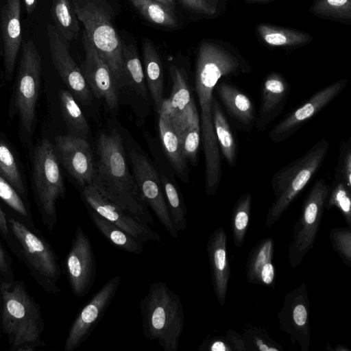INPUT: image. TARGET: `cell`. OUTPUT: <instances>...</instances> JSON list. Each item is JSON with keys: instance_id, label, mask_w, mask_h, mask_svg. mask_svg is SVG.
<instances>
[{"instance_id": "obj_1", "label": "cell", "mask_w": 351, "mask_h": 351, "mask_svg": "<svg viewBox=\"0 0 351 351\" xmlns=\"http://www.w3.org/2000/svg\"><path fill=\"white\" fill-rule=\"evenodd\" d=\"M244 61L226 49L203 42L198 49L195 91L200 108V132L205 160V193L215 195L221 179V162L213 121V91L226 76L248 72Z\"/></svg>"}, {"instance_id": "obj_2", "label": "cell", "mask_w": 351, "mask_h": 351, "mask_svg": "<svg viewBox=\"0 0 351 351\" xmlns=\"http://www.w3.org/2000/svg\"><path fill=\"white\" fill-rule=\"evenodd\" d=\"M93 183L108 199L145 225L154 224L148 205L130 173L122 139L116 132L101 134Z\"/></svg>"}, {"instance_id": "obj_3", "label": "cell", "mask_w": 351, "mask_h": 351, "mask_svg": "<svg viewBox=\"0 0 351 351\" xmlns=\"http://www.w3.org/2000/svg\"><path fill=\"white\" fill-rule=\"evenodd\" d=\"M0 290L1 329L8 337L10 350L35 351L45 346L42 339L45 320L41 309L24 282L0 279Z\"/></svg>"}, {"instance_id": "obj_4", "label": "cell", "mask_w": 351, "mask_h": 351, "mask_svg": "<svg viewBox=\"0 0 351 351\" xmlns=\"http://www.w3.org/2000/svg\"><path fill=\"white\" fill-rule=\"evenodd\" d=\"M139 307L143 336L156 341L164 351H177L185 319L180 295L165 282H155Z\"/></svg>"}, {"instance_id": "obj_5", "label": "cell", "mask_w": 351, "mask_h": 351, "mask_svg": "<svg viewBox=\"0 0 351 351\" xmlns=\"http://www.w3.org/2000/svg\"><path fill=\"white\" fill-rule=\"evenodd\" d=\"M7 221L15 243L14 254L23 263L38 285L49 293H58L61 276L58 257L34 222L8 215Z\"/></svg>"}, {"instance_id": "obj_6", "label": "cell", "mask_w": 351, "mask_h": 351, "mask_svg": "<svg viewBox=\"0 0 351 351\" xmlns=\"http://www.w3.org/2000/svg\"><path fill=\"white\" fill-rule=\"evenodd\" d=\"M330 147L329 141L321 139L303 156L277 171L271 185L274 200L268 210L265 225L272 227L317 173Z\"/></svg>"}, {"instance_id": "obj_7", "label": "cell", "mask_w": 351, "mask_h": 351, "mask_svg": "<svg viewBox=\"0 0 351 351\" xmlns=\"http://www.w3.org/2000/svg\"><path fill=\"white\" fill-rule=\"evenodd\" d=\"M84 32L109 66L117 84L125 77L123 44L112 23V12L106 0H71Z\"/></svg>"}, {"instance_id": "obj_8", "label": "cell", "mask_w": 351, "mask_h": 351, "mask_svg": "<svg viewBox=\"0 0 351 351\" xmlns=\"http://www.w3.org/2000/svg\"><path fill=\"white\" fill-rule=\"evenodd\" d=\"M34 179L43 223L50 232L57 224L56 202L63 198L65 187L55 147L47 139L36 146Z\"/></svg>"}, {"instance_id": "obj_9", "label": "cell", "mask_w": 351, "mask_h": 351, "mask_svg": "<svg viewBox=\"0 0 351 351\" xmlns=\"http://www.w3.org/2000/svg\"><path fill=\"white\" fill-rule=\"evenodd\" d=\"M330 189L324 179L317 180L305 197L295 222L289 245L288 259L292 268L298 267L313 247L325 209Z\"/></svg>"}, {"instance_id": "obj_10", "label": "cell", "mask_w": 351, "mask_h": 351, "mask_svg": "<svg viewBox=\"0 0 351 351\" xmlns=\"http://www.w3.org/2000/svg\"><path fill=\"white\" fill-rule=\"evenodd\" d=\"M40 73V53L33 41H25L18 72L15 104L21 125L28 132H32L34 124Z\"/></svg>"}, {"instance_id": "obj_11", "label": "cell", "mask_w": 351, "mask_h": 351, "mask_svg": "<svg viewBox=\"0 0 351 351\" xmlns=\"http://www.w3.org/2000/svg\"><path fill=\"white\" fill-rule=\"evenodd\" d=\"M121 282V276L116 275L81 308L69 328L64 351H74L88 339L104 317Z\"/></svg>"}, {"instance_id": "obj_12", "label": "cell", "mask_w": 351, "mask_h": 351, "mask_svg": "<svg viewBox=\"0 0 351 351\" xmlns=\"http://www.w3.org/2000/svg\"><path fill=\"white\" fill-rule=\"evenodd\" d=\"M64 265L73 293L78 298H83L93 285L97 263L90 240L80 226L74 232Z\"/></svg>"}, {"instance_id": "obj_13", "label": "cell", "mask_w": 351, "mask_h": 351, "mask_svg": "<svg viewBox=\"0 0 351 351\" xmlns=\"http://www.w3.org/2000/svg\"><path fill=\"white\" fill-rule=\"evenodd\" d=\"M133 176L148 206L171 237L177 239L179 232L172 223L160 178L148 159L136 150L130 152Z\"/></svg>"}, {"instance_id": "obj_14", "label": "cell", "mask_w": 351, "mask_h": 351, "mask_svg": "<svg viewBox=\"0 0 351 351\" xmlns=\"http://www.w3.org/2000/svg\"><path fill=\"white\" fill-rule=\"evenodd\" d=\"M310 302L306 285L302 282L285 297L277 317L280 327L302 351H308L311 341Z\"/></svg>"}, {"instance_id": "obj_15", "label": "cell", "mask_w": 351, "mask_h": 351, "mask_svg": "<svg viewBox=\"0 0 351 351\" xmlns=\"http://www.w3.org/2000/svg\"><path fill=\"white\" fill-rule=\"evenodd\" d=\"M49 49L53 64L74 98L83 105L92 101V93L83 73L71 57L69 45L55 26L47 25Z\"/></svg>"}, {"instance_id": "obj_16", "label": "cell", "mask_w": 351, "mask_h": 351, "mask_svg": "<svg viewBox=\"0 0 351 351\" xmlns=\"http://www.w3.org/2000/svg\"><path fill=\"white\" fill-rule=\"evenodd\" d=\"M82 197L84 202L100 215L126 231L141 243L162 242V238L148 225L138 221L132 215L104 196L93 184L82 189Z\"/></svg>"}, {"instance_id": "obj_17", "label": "cell", "mask_w": 351, "mask_h": 351, "mask_svg": "<svg viewBox=\"0 0 351 351\" xmlns=\"http://www.w3.org/2000/svg\"><path fill=\"white\" fill-rule=\"evenodd\" d=\"M348 80L333 82L313 94L306 102L288 114L269 133L271 142H282L330 104L346 86Z\"/></svg>"}, {"instance_id": "obj_18", "label": "cell", "mask_w": 351, "mask_h": 351, "mask_svg": "<svg viewBox=\"0 0 351 351\" xmlns=\"http://www.w3.org/2000/svg\"><path fill=\"white\" fill-rule=\"evenodd\" d=\"M55 143L58 161L81 189L92 184L95 163L86 139L69 134L57 136Z\"/></svg>"}, {"instance_id": "obj_19", "label": "cell", "mask_w": 351, "mask_h": 351, "mask_svg": "<svg viewBox=\"0 0 351 351\" xmlns=\"http://www.w3.org/2000/svg\"><path fill=\"white\" fill-rule=\"evenodd\" d=\"M82 41L85 53L82 72L87 85L95 97L104 99L109 108L114 110L119 105V97L114 76L84 31Z\"/></svg>"}, {"instance_id": "obj_20", "label": "cell", "mask_w": 351, "mask_h": 351, "mask_svg": "<svg viewBox=\"0 0 351 351\" xmlns=\"http://www.w3.org/2000/svg\"><path fill=\"white\" fill-rule=\"evenodd\" d=\"M290 94V86L278 73H269L263 82L261 102L255 126L264 131L284 110Z\"/></svg>"}, {"instance_id": "obj_21", "label": "cell", "mask_w": 351, "mask_h": 351, "mask_svg": "<svg viewBox=\"0 0 351 351\" xmlns=\"http://www.w3.org/2000/svg\"><path fill=\"white\" fill-rule=\"evenodd\" d=\"M213 288L221 306L226 302L228 285L231 277L227 256V235L221 227L214 230L206 245Z\"/></svg>"}, {"instance_id": "obj_22", "label": "cell", "mask_w": 351, "mask_h": 351, "mask_svg": "<svg viewBox=\"0 0 351 351\" xmlns=\"http://www.w3.org/2000/svg\"><path fill=\"white\" fill-rule=\"evenodd\" d=\"M21 0H5L1 12L3 62L8 80L11 79L21 45Z\"/></svg>"}, {"instance_id": "obj_23", "label": "cell", "mask_w": 351, "mask_h": 351, "mask_svg": "<svg viewBox=\"0 0 351 351\" xmlns=\"http://www.w3.org/2000/svg\"><path fill=\"white\" fill-rule=\"evenodd\" d=\"M215 90L237 128L250 132L256 118L250 98L237 86L225 82H218Z\"/></svg>"}, {"instance_id": "obj_24", "label": "cell", "mask_w": 351, "mask_h": 351, "mask_svg": "<svg viewBox=\"0 0 351 351\" xmlns=\"http://www.w3.org/2000/svg\"><path fill=\"white\" fill-rule=\"evenodd\" d=\"M274 241L265 237L258 241L249 253L245 272L251 284L274 287L276 279L275 267L272 263Z\"/></svg>"}, {"instance_id": "obj_25", "label": "cell", "mask_w": 351, "mask_h": 351, "mask_svg": "<svg viewBox=\"0 0 351 351\" xmlns=\"http://www.w3.org/2000/svg\"><path fill=\"white\" fill-rule=\"evenodd\" d=\"M169 72L172 90L170 97L164 99L160 114L165 115L173 124H176L184 118L193 99L184 71L171 65Z\"/></svg>"}, {"instance_id": "obj_26", "label": "cell", "mask_w": 351, "mask_h": 351, "mask_svg": "<svg viewBox=\"0 0 351 351\" xmlns=\"http://www.w3.org/2000/svg\"><path fill=\"white\" fill-rule=\"evenodd\" d=\"M158 128L162 146L169 162L180 178L187 182L189 178L187 160L182 152L174 125L168 117L160 114Z\"/></svg>"}, {"instance_id": "obj_27", "label": "cell", "mask_w": 351, "mask_h": 351, "mask_svg": "<svg viewBox=\"0 0 351 351\" xmlns=\"http://www.w3.org/2000/svg\"><path fill=\"white\" fill-rule=\"evenodd\" d=\"M173 125L185 158L193 166H196L198 162L201 132L199 117L194 101L190 105L184 118Z\"/></svg>"}, {"instance_id": "obj_28", "label": "cell", "mask_w": 351, "mask_h": 351, "mask_svg": "<svg viewBox=\"0 0 351 351\" xmlns=\"http://www.w3.org/2000/svg\"><path fill=\"white\" fill-rule=\"evenodd\" d=\"M143 52L145 79L154 101L156 112L159 114L164 100L162 62L155 47L149 40H143Z\"/></svg>"}, {"instance_id": "obj_29", "label": "cell", "mask_w": 351, "mask_h": 351, "mask_svg": "<svg viewBox=\"0 0 351 351\" xmlns=\"http://www.w3.org/2000/svg\"><path fill=\"white\" fill-rule=\"evenodd\" d=\"M88 210L94 226L101 235L114 246L134 254H141L143 252V243L136 240L126 231L106 219L90 207Z\"/></svg>"}, {"instance_id": "obj_30", "label": "cell", "mask_w": 351, "mask_h": 351, "mask_svg": "<svg viewBox=\"0 0 351 351\" xmlns=\"http://www.w3.org/2000/svg\"><path fill=\"white\" fill-rule=\"evenodd\" d=\"M213 121L218 145L230 167L237 164L238 146L230 124L218 101L214 97L212 104Z\"/></svg>"}, {"instance_id": "obj_31", "label": "cell", "mask_w": 351, "mask_h": 351, "mask_svg": "<svg viewBox=\"0 0 351 351\" xmlns=\"http://www.w3.org/2000/svg\"><path fill=\"white\" fill-rule=\"evenodd\" d=\"M51 14L56 29L67 43L77 38L79 19L71 0H52Z\"/></svg>"}, {"instance_id": "obj_32", "label": "cell", "mask_w": 351, "mask_h": 351, "mask_svg": "<svg viewBox=\"0 0 351 351\" xmlns=\"http://www.w3.org/2000/svg\"><path fill=\"white\" fill-rule=\"evenodd\" d=\"M59 101L62 114L70 134L86 139L89 127L73 95L69 90L62 89L59 91Z\"/></svg>"}, {"instance_id": "obj_33", "label": "cell", "mask_w": 351, "mask_h": 351, "mask_svg": "<svg viewBox=\"0 0 351 351\" xmlns=\"http://www.w3.org/2000/svg\"><path fill=\"white\" fill-rule=\"evenodd\" d=\"M256 30L266 44L274 47L302 45L312 40V37L305 32L270 25L260 24Z\"/></svg>"}, {"instance_id": "obj_34", "label": "cell", "mask_w": 351, "mask_h": 351, "mask_svg": "<svg viewBox=\"0 0 351 351\" xmlns=\"http://www.w3.org/2000/svg\"><path fill=\"white\" fill-rule=\"evenodd\" d=\"M165 199L175 229L179 232L186 228V207L183 197L174 183L163 174L160 175Z\"/></svg>"}, {"instance_id": "obj_35", "label": "cell", "mask_w": 351, "mask_h": 351, "mask_svg": "<svg viewBox=\"0 0 351 351\" xmlns=\"http://www.w3.org/2000/svg\"><path fill=\"white\" fill-rule=\"evenodd\" d=\"M122 57L125 77L136 93L144 99L147 90L143 66L137 51L133 44L123 45Z\"/></svg>"}, {"instance_id": "obj_36", "label": "cell", "mask_w": 351, "mask_h": 351, "mask_svg": "<svg viewBox=\"0 0 351 351\" xmlns=\"http://www.w3.org/2000/svg\"><path fill=\"white\" fill-rule=\"evenodd\" d=\"M134 7L149 22L167 27H176L173 9L154 0H130Z\"/></svg>"}, {"instance_id": "obj_37", "label": "cell", "mask_w": 351, "mask_h": 351, "mask_svg": "<svg viewBox=\"0 0 351 351\" xmlns=\"http://www.w3.org/2000/svg\"><path fill=\"white\" fill-rule=\"evenodd\" d=\"M252 197L250 193L241 195L232 210L231 228L234 245L239 249L245 240L247 232Z\"/></svg>"}, {"instance_id": "obj_38", "label": "cell", "mask_w": 351, "mask_h": 351, "mask_svg": "<svg viewBox=\"0 0 351 351\" xmlns=\"http://www.w3.org/2000/svg\"><path fill=\"white\" fill-rule=\"evenodd\" d=\"M0 176L5 179L20 195L25 193L17 162L9 146L0 140Z\"/></svg>"}, {"instance_id": "obj_39", "label": "cell", "mask_w": 351, "mask_h": 351, "mask_svg": "<svg viewBox=\"0 0 351 351\" xmlns=\"http://www.w3.org/2000/svg\"><path fill=\"white\" fill-rule=\"evenodd\" d=\"M326 209L336 208L339 210L348 227L351 226V188L344 182L335 181L330 186L325 206Z\"/></svg>"}, {"instance_id": "obj_40", "label": "cell", "mask_w": 351, "mask_h": 351, "mask_svg": "<svg viewBox=\"0 0 351 351\" xmlns=\"http://www.w3.org/2000/svg\"><path fill=\"white\" fill-rule=\"evenodd\" d=\"M242 338L245 351H283L282 346L261 327L252 326L245 329Z\"/></svg>"}, {"instance_id": "obj_41", "label": "cell", "mask_w": 351, "mask_h": 351, "mask_svg": "<svg viewBox=\"0 0 351 351\" xmlns=\"http://www.w3.org/2000/svg\"><path fill=\"white\" fill-rule=\"evenodd\" d=\"M201 351H245L242 335L232 329L223 336L205 339L199 346Z\"/></svg>"}, {"instance_id": "obj_42", "label": "cell", "mask_w": 351, "mask_h": 351, "mask_svg": "<svg viewBox=\"0 0 351 351\" xmlns=\"http://www.w3.org/2000/svg\"><path fill=\"white\" fill-rule=\"evenodd\" d=\"M312 12L318 16L350 21L351 0H315Z\"/></svg>"}, {"instance_id": "obj_43", "label": "cell", "mask_w": 351, "mask_h": 351, "mask_svg": "<svg viewBox=\"0 0 351 351\" xmlns=\"http://www.w3.org/2000/svg\"><path fill=\"white\" fill-rule=\"evenodd\" d=\"M0 198L22 219L32 222V217L20 195L0 176Z\"/></svg>"}, {"instance_id": "obj_44", "label": "cell", "mask_w": 351, "mask_h": 351, "mask_svg": "<svg viewBox=\"0 0 351 351\" xmlns=\"http://www.w3.org/2000/svg\"><path fill=\"white\" fill-rule=\"evenodd\" d=\"M329 238L334 250L343 263L351 267V229L350 227H337L331 229Z\"/></svg>"}, {"instance_id": "obj_45", "label": "cell", "mask_w": 351, "mask_h": 351, "mask_svg": "<svg viewBox=\"0 0 351 351\" xmlns=\"http://www.w3.org/2000/svg\"><path fill=\"white\" fill-rule=\"evenodd\" d=\"M335 181L344 182L351 188V140L347 139L342 144L335 173Z\"/></svg>"}, {"instance_id": "obj_46", "label": "cell", "mask_w": 351, "mask_h": 351, "mask_svg": "<svg viewBox=\"0 0 351 351\" xmlns=\"http://www.w3.org/2000/svg\"><path fill=\"white\" fill-rule=\"evenodd\" d=\"M0 279L12 282L14 279L12 259L0 242Z\"/></svg>"}, {"instance_id": "obj_47", "label": "cell", "mask_w": 351, "mask_h": 351, "mask_svg": "<svg viewBox=\"0 0 351 351\" xmlns=\"http://www.w3.org/2000/svg\"><path fill=\"white\" fill-rule=\"evenodd\" d=\"M180 1L186 8L197 13L212 16L216 12V7L210 3L207 0Z\"/></svg>"}, {"instance_id": "obj_48", "label": "cell", "mask_w": 351, "mask_h": 351, "mask_svg": "<svg viewBox=\"0 0 351 351\" xmlns=\"http://www.w3.org/2000/svg\"><path fill=\"white\" fill-rule=\"evenodd\" d=\"M0 234L6 242L8 246L14 253L15 250V243L13 236L8 226L6 213L3 210L0 206Z\"/></svg>"}, {"instance_id": "obj_49", "label": "cell", "mask_w": 351, "mask_h": 351, "mask_svg": "<svg viewBox=\"0 0 351 351\" xmlns=\"http://www.w3.org/2000/svg\"><path fill=\"white\" fill-rule=\"evenodd\" d=\"M38 0H23L26 12L31 14L35 10Z\"/></svg>"}, {"instance_id": "obj_50", "label": "cell", "mask_w": 351, "mask_h": 351, "mask_svg": "<svg viewBox=\"0 0 351 351\" xmlns=\"http://www.w3.org/2000/svg\"><path fill=\"white\" fill-rule=\"evenodd\" d=\"M156 1H158L162 4H164L172 9H174L175 8V1L174 0H154Z\"/></svg>"}, {"instance_id": "obj_51", "label": "cell", "mask_w": 351, "mask_h": 351, "mask_svg": "<svg viewBox=\"0 0 351 351\" xmlns=\"http://www.w3.org/2000/svg\"><path fill=\"white\" fill-rule=\"evenodd\" d=\"M336 351H350V349L343 345H337L334 349Z\"/></svg>"}, {"instance_id": "obj_52", "label": "cell", "mask_w": 351, "mask_h": 351, "mask_svg": "<svg viewBox=\"0 0 351 351\" xmlns=\"http://www.w3.org/2000/svg\"><path fill=\"white\" fill-rule=\"evenodd\" d=\"M1 311H2V296H1V290H0V336H1V333L2 332V329H1Z\"/></svg>"}, {"instance_id": "obj_53", "label": "cell", "mask_w": 351, "mask_h": 351, "mask_svg": "<svg viewBox=\"0 0 351 351\" xmlns=\"http://www.w3.org/2000/svg\"><path fill=\"white\" fill-rule=\"evenodd\" d=\"M268 1L269 0H245L247 3H263Z\"/></svg>"}, {"instance_id": "obj_54", "label": "cell", "mask_w": 351, "mask_h": 351, "mask_svg": "<svg viewBox=\"0 0 351 351\" xmlns=\"http://www.w3.org/2000/svg\"><path fill=\"white\" fill-rule=\"evenodd\" d=\"M210 3L216 7V3L218 0H207Z\"/></svg>"}]
</instances>
